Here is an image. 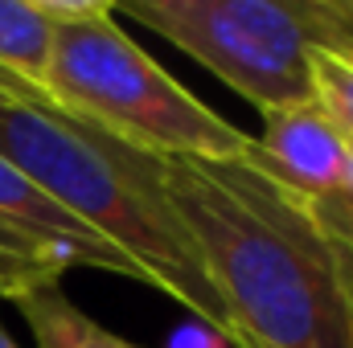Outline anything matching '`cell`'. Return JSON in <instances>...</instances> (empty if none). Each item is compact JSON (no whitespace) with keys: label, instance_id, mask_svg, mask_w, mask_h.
Returning <instances> with one entry per match:
<instances>
[{"label":"cell","instance_id":"obj_1","mask_svg":"<svg viewBox=\"0 0 353 348\" xmlns=\"http://www.w3.org/2000/svg\"><path fill=\"white\" fill-rule=\"evenodd\" d=\"M234 348H353V246L325 205L247 160L161 156Z\"/></svg>","mask_w":353,"mask_h":348},{"label":"cell","instance_id":"obj_2","mask_svg":"<svg viewBox=\"0 0 353 348\" xmlns=\"http://www.w3.org/2000/svg\"><path fill=\"white\" fill-rule=\"evenodd\" d=\"M0 160L41 184L66 213L111 242L144 287L176 299L234 348V324L176 217L161 156H148L54 102L0 94Z\"/></svg>","mask_w":353,"mask_h":348},{"label":"cell","instance_id":"obj_3","mask_svg":"<svg viewBox=\"0 0 353 348\" xmlns=\"http://www.w3.org/2000/svg\"><path fill=\"white\" fill-rule=\"evenodd\" d=\"M41 90L58 111L148 156L247 160L255 148L247 131L193 98L115 25L111 0H99L79 21L54 25Z\"/></svg>","mask_w":353,"mask_h":348},{"label":"cell","instance_id":"obj_4","mask_svg":"<svg viewBox=\"0 0 353 348\" xmlns=\"http://www.w3.org/2000/svg\"><path fill=\"white\" fill-rule=\"evenodd\" d=\"M201 62L259 115L312 98V54L350 45V0H111Z\"/></svg>","mask_w":353,"mask_h":348},{"label":"cell","instance_id":"obj_5","mask_svg":"<svg viewBox=\"0 0 353 348\" xmlns=\"http://www.w3.org/2000/svg\"><path fill=\"white\" fill-rule=\"evenodd\" d=\"M350 148L353 140L329 119V111L316 98H308L288 111L263 115V135L255 140L251 160L288 188L329 201L345 193Z\"/></svg>","mask_w":353,"mask_h":348},{"label":"cell","instance_id":"obj_6","mask_svg":"<svg viewBox=\"0 0 353 348\" xmlns=\"http://www.w3.org/2000/svg\"><path fill=\"white\" fill-rule=\"evenodd\" d=\"M0 226L17 230L25 238L58 246L74 266H94V270H107V274L140 283L136 266L123 259L111 242H103L94 230H87L74 213H66L41 184H33L8 160H0Z\"/></svg>","mask_w":353,"mask_h":348},{"label":"cell","instance_id":"obj_7","mask_svg":"<svg viewBox=\"0 0 353 348\" xmlns=\"http://www.w3.org/2000/svg\"><path fill=\"white\" fill-rule=\"evenodd\" d=\"M17 307H21L37 348H136L123 336L107 332L103 324H94L87 312L62 291V283H46V287L21 295Z\"/></svg>","mask_w":353,"mask_h":348},{"label":"cell","instance_id":"obj_8","mask_svg":"<svg viewBox=\"0 0 353 348\" xmlns=\"http://www.w3.org/2000/svg\"><path fill=\"white\" fill-rule=\"evenodd\" d=\"M54 25L41 17L33 0H0V66L41 87V70L50 58Z\"/></svg>","mask_w":353,"mask_h":348},{"label":"cell","instance_id":"obj_9","mask_svg":"<svg viewBox=\"0 0 353 348\" xmlns=\"http://www.w3.org/2000/svg\"><path fill=\"white\" fill-rule=\"evenodd\" d=\"M74 262L66 259L58 246L50 242H37V238H25L17 230H4L0 226V299H21L46 283H62V274L70 270Z\"/></svg>","mask_w":353,"mask_h":348},{"label":"cell","instance_id":"obj_10","mask_svg":"<svg viewBox=\"0 0 353 348\" xmlns=\"http://www.w3.org/2000/svg\"><path fill=\"white\" fill-rule=\"evenodd\" d=\"M312 98L353 140V41L312 54Z\"/></svg>","mask_w":353,"mask_h":348},{"label":"cell","instance_id":"obj_11","mask_svg":"<svg viewBox=\"0 0 353 348\" xmlns=\"http://www.w3.org/2000/svg\"><path fill=\"white\" fill-rule=\"evenodd\" d=\"M169 348H226V340L218 332L201 328V324H189V328H176V336Z\"/></svg>","mask_w":353,"mask_h":348},{"label":"cell","instance_id":"obj_12","mask_svg":"<svg viewBox=\"0 0 353 348\" xmlns=\"http://www.w3.org/2000/svg\"><path fill=\"white\" fill-rule=\"evenodd\" d=\"M321 205H325L329 221L337 226V234L353 246V205H350V201H341V197H329V201H321Z\"/></svg>","mask_w":353,"mask_h":348},{"label":"cell","instance_id":"obj_13","mask_svg":"<svg viewBox=\"0 0 353 348\" xmlns=\"http://www.w3.org/2000/svg\"><path fill=\"white\" fill-rule=\"evenodd\" d=\"M341 201L353 205V148H350V168H345V193H341Z\"/></svg>","mask_w":353,"mask_h":348},{"label":"cell","instance_id":"obj_14","mask_svg":"<svg viewBox=\"0 0 353 348\" xmlns=\"http://www.w3.org/2000/svg\"><path fill=\"white\" fill-rule=\"evenodd\" d=\"M0 348H17V345H12V336L4 332V324H0Z\"/></svg>","mask_w":353,"mask_h":348},{"label":"cell","instance_id":"obj_15","mask_svg":"<svg viewBox=\"0 0 353 348\" xmlns=\"http://www.w3.org/2000/svg\"><path fill=\"white\" fill-rule=\"evenodd\" d=\"M350 12H353V0H350Z\"/></svg>","mask_w":353,"mask_h":348}]
</instances>
